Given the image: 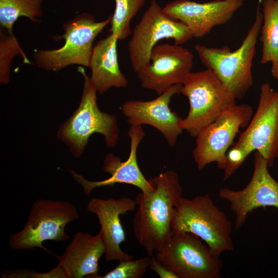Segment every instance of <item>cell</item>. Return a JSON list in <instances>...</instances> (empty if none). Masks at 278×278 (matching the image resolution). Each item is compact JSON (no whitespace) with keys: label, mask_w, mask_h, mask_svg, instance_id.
<instances>
[{"label":"cell","mask_w":278,"mask_h":278,"mask_svg":"<svg viewBox=\"0 0 278 278\" xmlns=\"http://www.w3.org/2000/svg\"><path fill=\"white\" fill-rule=\"evenodd\" d=\"M106 247L101 233L95 235L76 233L58 259V265L67 278H95L98 273V262L105 254Z\"/></svg>","instance_id":"ac0fdd59"},{"label":"cell","mask_w":278,"mask_h":278,"mask_svg":"<svg viewBox=\"0 0 278 278\" xmlns=\"http://www.w3.org/2000/svg\"><path fill=\"white\" fill-rule=\"evenodd\" d=\"M128 136L130 140V150L126 160L122 161L120 158L111 153H108L105 157L103 169L111 175L109 178L98 181H89L74 171L70 170L74 179L82 187L85 195H90L95 188L113 186L117 183L136 186L144 193L153 190V185L142 172L137 161L138 147L145 136L142 126H130Z\"/></svg>","instance_id":"2e32d148"},{"label":"cell","mask_w":278,"mask_h":278,"mask_svg":"<svg viewBox=\"0 0 278 278\" xmlns=\"http://www.w3.org/2000/svg\"><path fill=\"white\" fill-rule=\"evenodd\" d=\"M261 63L278 62V0H263Z\"/></svg>","instance_id":"ffe728a7"},{"label":"cell","mask_w":278,"mask_h":278,"mask_svg":"<svg viewBox=\"0 0 278 278\" xmlns=\"http://www.w3.org/2000/svg\"><path fill=\"white\" fill-rule=\"evenodd\" d=\"M131 35L128 50L135 73L149 64L151 50L160 41L172 39L175 44L182 45L193 38L183 23L166 13L155 0L150 2Z\"/></svg>","instance_id":"30bf717a"},{"label":"cell","mask_w":278,"mask_h":278,"mask_svg":"<svg viewBox=\"0 0 278 278\" xmlns=\"http://www.w3.org/2000/svg\"><path fill=\"white\" fill-rule=\"evenodd\" d=\"M244 3L245 0H214L205 3L176 0L163 8L168 15L183 23L193 38H200L214 27L230 21Z\"/></svg>","instance_id":"9a60e30c"},{"label":"cell","mask_w":278,"mask_h":278,"mask_svg":"<svg viewBox=\"0 0 278 278\" xmlns=\"http://www.w3.org/2000/svg\"><path fill=\"white\" fill-rule=\"evenodd\" d=\"M171 229L172 232L197 235L218 256L233 250L231 222L208 194L192 199L181 196L173 211Z\"/></svg>","instance_id":"277c9868"},{"label":"cell","mask_w":278,"mask_h":278,"mask_svg":"<svg viewBox=\"0 0 278 278\" xmlns=\"http://www.w3.org/2000/svg\"><path fill=\"white\" fill-rule=\"evenodd\" d=\"M259 6L252 25L236 50L227 46L218 48L196 44L194 47L202 64L216 74L236 99L243 98L253 85L252 62L263 22Z\"/></svg>","instance_id":"3957f363"},{"label":"cell","mask_w":278,"mask_h":278,"mask_svg":"<svg viewBox=\"0 0 278 278\" xmlns=\"http://www.w3.org/2000/svg\"><path fill=\"white\" fill-rule=\"evenodd\" d=\"M43 0H0V24L11 33L14 23L21 16L39 22Z\"/></svg>","instance_id":"44dd1931"},{"label":"cell","mask_w":278,"mask_h":278,"mask_svg":"<svg viewBox=\"0 0 278 278\" xmlns=\"http://www.w3.org/2000/svg\"><path fill=\"white\" fill-rule=\"evenodd\" d=\"M182 84L173 85L150 100H130L125 102L121 110L130 126L150 125L159 131L170 147L177 143L183 129L181 118L169 108L173 96L181 93Z\"/></svg>","instance_id":"5bb4252c"},{"label":"cell","mask_w":278,"mask_h":278,"mask_svg":"<svg viewBox=\"0 0 278 278\" xmlns=\"http://www.w3.org/2000/svg\"><path fill=\"white\" fill-rule=\"evenodd\" d=\"M266 160L255 151L252 176L245 187L236 190L220 188L219 197L230 204L235 215V228L240 229L249 213L255 209L267 206L278 208V182L270 175Z\"/></svg>","instance_id":"4fadbf2b"},{"label":"cell","mask_w":278,"mask_h":278,"mask_svg":"<svg viewBox=\"0 0 278 278\" xmlns=\"http://www.w3.org/2000/svg\"><path fill=\"white\" fill-rule=\"evenodd\" d=\"M118 41L117 37L110 33L93 47L89 67L90 79L99 94L112 87L125 88L128 84L127 77L119 66Z\"/></svg>","instance_id":"d6986e66"},{"label":"cell","mask_w":278,"mask_h":278,"mask_svg":"<svg viewBox=\"0 0 278 278\" xmlns=\"http://www.w3.org/2000/svg\"><path fill=\"white\" fill-rule=\"evenodd\" d=\"M84 80L79 107L60 127L59 140L66 144L76 157H80L94 133L104 137L108 147H114L119 138V131L115 115L102 112L97 103V90L82 67H78Z\"/></svg>","instance_id":"5b68a950"},{"label":"cell","mask_w":278,"mask_h":278,"mask_svg":"<svg viewBox=\"0 0 278 278\" xmlns=\"http://www.w3.org/2000/svg\"><path fill=\"white\" fill-rule=\"evenodd\" d=\"M115 7L112 15L110 32L119 40H124L131 34V23L146 0H114Z\"/></svg>","instance_id":"7402d4cb"},{"label":"cell","mask_w":278,"mask_h":278,"mask_svg":"<svg viewBox=\"0 0 278 278\" xmlns=\"http://www.w3.org/2000/svg\"><path fill=\"white\" fill-rule=\"evenodd\" d=\"M149 268L155 272L161 278H178L174 273L153 256H151Z\"/></svg>","instance_id":"484cf974"},{"label":"cell","mask_w":278,"mask_h":278,"mask_svg":"<svg viewBox=\"0 0 278 278\" xmlns=\"http://www.w3.org/2000/svg\"><path fill=\"white\" fill-rule=\"evenodd\" d=\"M136 206L135 200L128 197L117 199L92 198L89 200L87 210L98 218L100 225L99 231L106 247V260L119 262L133 258L132 255L125 252L120 248V244L126 238L120 216L133 211Z\"/></svg>","instance_id":"e0dca14e"},{"label":"cell","mask_w":278,"mask_h":278,"mask_svg":"<svg viewBox=\"0 0 278 278\" xmlns=\"http://www.w3.org/2000/svg\"><path fill=\"white\" fill-rule=\"evenodd\" d=\"M151 256L139 259L123 260L113 270L103 276L98 274L95 278H141L149 267Z\"/></svg>","instance_id":"603a6c76"},{"label":"cell","mask_w":278,"mask_h":278,"mask_svg":"<svg viewBox=\"0 0 278 278\" xmlns=\"http://www.w3.org/2000/svg\"><path fill=\"white\" fill-rule=\"evenodd\" d=\"M79 217L77 209L68 201L37 200L31 206L24 228L10 235V248L17 250L39 248L53 253L43 245V242L69 240L70 236L65 233V228Z\"/></svg>","instance_id":"52a82bcc"},{"label":"cell","mask_w":278,"mask_h":278,"mask_svg":"<svg viewBox=\"0 0 278 278\" xmlns=\"http://www.w3.org/2000/svg\"><path fill=\"white\" fill-rule=\"evenodd\" d=\"M220 256L197 235L172 232L155 252L156 258L178 278H219L222 268Z\"/></svg>","instance_id":"ba28073f"},{"label":"cell","mask_w":278,"mask_h":278,"mask_svg":"<svg viewBox=\"0 0 278 278\" xmlns=\"http://www.w3.org/2000/svg\"><path fill=\"white\" fill-rule=\"evenodd\" d=\"M194 55L181 45L157 44L148 64L136 73L142 87L162 94L171 86L182 84L191 73Z\"/></svg>","instance_id":"7c38bea8"},{"label":"cell","mask_w":278,"mask_h":278,"mask_svg":"<svg viewBox=\"0 0 278 278\" xmlns=\"http://www.w3.org/2000/svg\"><path fill=\"white\" fill-rule=\"evenodd\" d=\"M112 15L96 22L88 13L77 15L64 24L65 43L53 50H40L34 55L37 65L46 71H58L72 64L90 67L93 43L96 37L111 21Z\"/></svg>","instance_id":"9c48e42d"},{"label":"cell","mask_w":278,"mask_h":278,"mask_svg":"<svg viewBox=\"0 0 278 278\" xmlns=\"http://www.w3.org/2000/svg\"><path fill=\"white\" fill-rule=\"evenodd\" d=\"M271 74L278 80V62L272 63Z\"/></svg>","instance_id":"4316f807"},{"label":"cell","mask_w":278,"mask_h":278,"mask_svg":"<svg viewBox=\"0 0 278 278\" xmlns=\"http://www.w3.org/2000/svg\"><path fill=\"white\" fill-rule=\"evenodd\" d=\"M149 180L154 189L136 196L138 208L133 219V231L138 243L151 256L171 235L173 211L182 196V188L178 173L172 170Z\"/></svg>","instance_id":"6da1fadb"},{"label":"cell","mask_w":278,"mask_h":278,"mask_svg":"<svg viewBox=\"0 0 278 278\" xmlns=\"http://www.w3.org/2000/svg\"><path fill=\"white\" fill-rule=\"evenodd\" d=\"M189 110L180 125L193 137L213 122L224 110L236 104V98L212 70L191 72L182 84Z\"/></svg>","instance_id":"8992f818"},{"label":"cell","mask_w":278,"mask_h":278,"mask_svg":"<svg viewBox=\"0 0 278 278\" xmlns=\"http://www.w3.org/2000/svg\"><path fill=\"white\" fill-rule=\"evenodd\" d=\"M253 151H257L269 167L278 157V92L268 83L261 85L256 112L227 154L223 180L234 173Z\"/></svg>","instance_id":"7a4b0ae2"},{"label":"cell","mask_w":278,"mask_h":278,"mask_svg":"<svg viewBox=\"0 0 278 278\" xmlns=\"http://www.w3.org/2000/svg\"><path fill=\"white\" fill-rule=\"evenodd\" d=\"M0 41V81L7 83L9 81V65L13 57L19 54L23 55L27 62L29 61L12 33L5 36L1 32Z\"/></svg>","instance_id":"cb8c5ba5"},{"label":"cell","mask_w":278,"mask_h":278,"mask_svg":"<svg viewBox=\"0 0 278 278\" xmlns=\"http://www.w3.org/2000/svg\"><path fill=\"white\" fill-rule=\"evenodd\" d=\"M2 277L5 278H21V277H38L49 278L60 277L67 278L63 270L58 266L51 271L44 273H39L26 269L11 270L4 272L2 274Z\"/></svg>","instance_id":"d4e9b609"},{"label":"cell","mask_w":278,"mask_h":278,"mask_svg":"<svg viewBox=\"0 0 278 278\" xmlns=\"http://www.w3.org/2000/svg\"><path fill=\"white\" fill-rule=\"evenodd\" d=\"M252 107L246 103L234 105L224 110L196 137L193 157L199 170L215 162L224 169L227 152L240 128L247 127L253 115Z\"/></svg>","instance_id":"8fae6325"}]
</instances>
